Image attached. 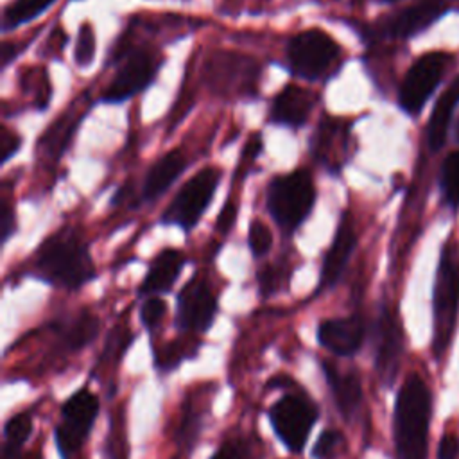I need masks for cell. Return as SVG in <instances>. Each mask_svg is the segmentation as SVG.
Wrapping results in <instances>:
<instances>
[{
	"instance_id": "obj_1",
	"label": "cell",
	"mask_w": 459,
	"mask_h": 459,
	"mask_svg": "<svg viewBox=\"0 0 459 459\" xmlns=\"http://www.w3.org/2000/svg\"><path fill=\"white\" fill-rule=\"evenodd\" d=\"M32 274L54 287L77 290L97 276L88 244L74 228L45 238L32 262Z\"/></svg>"
},
{
	"instance_id": "obj_2",
	"label": "cell",
	"mask_w": 459,
	"mask_h": 459,
	"mask_svg": "<svg viewBox=\"0 0 459 459\" xmlns=\"http://www.w3.org/2000/svg\"><path fill=\"white\" fill-rule=\"evenodd\" d=\"M430 414L432 393L427 382L418 373L407 375L396 393L393 411V437L398 459H427Z\"/></svg>"
},
{
	"instance_id": "obj_3",
	"label": "cell",
	"mask_w": 459,
	"mask_h": 459,
	"mask_svg": "<svg viewBox=\"0 0 459 459\" xmlns=\"http://www.w3.org/2000/svg\"><path fill=\"white\" fill-rule=\"evenodd\" d=\"M459 314V247L450 233L441 246L434 290H432V316L434 335L432 348L436 357H441L454 337Z\"/></svg>"
},
{
	"instance_id": "obj_4",
	"label": "cell",
	"mask_w": 459,
	"mask_h": 459,
	"mask_svg": "<svg viewBox=\"0 0 459 459\" xmlns=\"http://www.w3.org/2000/svg\"><path fill=\"white\" fill-rule=\"evenodd\" d=\"M314 201L316 186L310 172L305 169L280 174L267 186L265 204L269 215L287 235L296 231L310 215Z\"/></svg>"
},
{
	"instance_id": "obj_5",
	"label": "cell",
	"mask_w": 459,
	"mask_h": 459,
	"mask_svg": "<svg viewBox=\"0 0 459 459\" xmlns=\"http://www.w3.org/2000/svg\"><path fill=\"white\" fill-rule=\"evenodd\" d=\"M285 52L289 70L307 81L330 75L342 54L339 43L321 29H307L294 34Z\"/></svg>"
},
{
	"instance_id": "obj_6",
	"label": "cell",
	"mask_w": 459,
	"mask_h": 459,
	"mask_svg": "<svg viewBox=\"0 0 459 459\" xmlns=\"http://www.w3.org/2000/svg\"><path fill=\"white\" fill-rule=\"evenodd\" d=\"M99 409V396L88 385L79 387L65 400L54 429V443L61 459H72L82 448L91 434Z\"/></svg>"
},
{
	"instance_id": "obj_7",
	"label": "cell",
	"mask_w": 459,
	"mask_h": 459,
	"mask_svg": "<svg viewBox=\"0 0 459 459\" xmlns=\"http://www.w3.org/2000/svg\"><path fill=\"white\" fill-rule=\"evenodd\" d=\"M273 432L290 454H301L312 427L319 420V407L305 393H285L267 411Z\"/></svg>"
},
{
	"instance_id": "obj_8",
	"label": "cell",
	"mask_w": 459,
	"mask_h": 459,
	"mask_svg": "<svg viewBox=\"0 0 459 459\" xmlns=\"http://www.w3.org/2000/svg\"><path fill=\"white\" fill-rule=\"evenodd\" d=\"M454 63V54L446 50H430L421 54L405 72L398 88V106L403 113L416 117L421 113L427 100L432 97L448 68Z\"/></svg>"
},
{
	"instance_id": "obj_9",
	"label": "cell",
	"mask_w": 459,
	"mask_h": 459,
	"mask_svg": "<svg viewBox=\"0 0 459 459\" xmlns=\"http://www.w3.org/2000/svg\"><path fill=\"white\" fill-rule=\"evenodd\" d=\"M219 181L221 170L213 167H206L194 174L170 201L161 215V222L176 224L185 231H190L210 206Z\"/></svg>"
},
{
	"instance_id": "obj_10",
	"label": "cell",
	"mask_w": 459,
	"mask_h": 459,
	"mask_svg": "<svg viewBox=\"0 0 459 459\" xmlns=\"http://www.w3.org/2000/svg\"><path fill=\"white\" fill-rule=\"evenodd\" d=\"M457 5L459 0H418L380 18L371 27V36L382 39H411L432 27Z\"/></svg>"
},
{
	"instance_id": "obj_11",
	"label": "cell",
	"mask_w": 459,
	"mask_h": 459,
	"mask_svg": "<svg viewBox=\"0 0 459 459\" xmlns=\"http://www.w3.org/2000/svg\"><path fill=\"white\" fill-rule=\"evenodd\" d=\"M260 75L255 59L235 52H215L204 63V81L212 91L224 97L253 93Z\"/></svg>"
},
{
	"instance_id": "obj_12",
	"label": "cell",
	"mask_w": 459,
	"mask_h": 459,
	"mask_svg": "<svg viewBox=\"0 0 459 459\" xmlns=\"http://www.w3.org/2000/svg\"><path fill=\"white\" fill-rule=\"evenodd\" d=\"M161 65L158 50L138 47L126 54L122 65L106 86L100 100L108 104L124 102L145 90L156 77Z\"/></svg>"
},
{
	"instance_id": "obj_13",
	"label": "cell",
	"mask_w": 459,
	"mask_h": 459,
	"mask_svg": "<svg viewBox=\"0 0 459 459\" xmlns=\"http://www.w3.org/2000/svg\"><path fill=\"white\" fill-rule=\"evenodd\" d=\"M373 366L380 382L391 387L402 362L403 333L398 317L387 305H382L371 323Z\"/></svg>"
},
{
	"instance_id": "obj_14",
	"label": "cell",
	"mask_w": 459,
	"mask_h": 459,
	"mask_svg": "<svg viewBox=\"0 0 459 459\" xmlns=\"http://www.w3.org/2000/svg\"><path fill=\"white\" fill-rule=\"evenodd\" d=\"M217 298L203 276L188 280L176 298L174 325L179 332L204 333L217 317Z\"/></svg>"
},
{
	"instance_id": "obj_15",
	"label": "cell",
	"mask_w": 459,
	"mask_h": 459,
	"mask_svg": "<svg viewBox=\"0 0 459 459\" xmlns=\"http://www.w3.org/2000/svg\"><path fill=\"white\" fill-rule=\"evenodd\" d=\"M355 246H357V233L353 228V221H351L350 213L344 212L341 215L337 231L332 238V244L325 253L316 294H319L321 290H326V289H333L339 283V280L342 278L346 265L353 255Z\"/></svg>"
},
{
	"instance_id": "obj_16",
	"label": "cell",
	"mask_w": 459,
	"mask_h": 459,
	"mask_svg": "<svg viewBox=\"0 0 459 459\" xmlns=\"http://www.w3.org/2000/svg\"><path fill=\"white\" fill-rule=\"evenodd\" d=\"M316 339L335 357H353L364 344L366 325L359 314L325 319L317 325Z\"/></svg>"
},
{
	"instance_id": "obj_17",
	"label": "cell",
	"mask_w": 459,
	"mask_h": 459,
	"mask_svg": "<svg viewBox=\"0 0 459 459\" xmlns=\"http://www.w3.org/2000/svg\"><path fill=\"white\" fill-rule=\"evenodd\" d=\"M321 371L339 416L344 421H351L359 414L364 398L359 375H355L353 371L342 373L330 360H321Z\"/></svg>"
},
{
	"instance_id": "obj_18",
	"label": "cell",
	"mask_w": 459,
	"mask_h": 459,
	"mask_svg": "<svg viewBox=\"0 0 459 459\" xmlns=\"http://www.w3.org/2000/svg\"><path fill=\"white\" fill-rule=\"evenodd\" d=\"M317 95L296 84H287L273 100L269 120L287 127H301L308 120Z\"/></svg>"
},
{
	"instance_id": "obj_19",
	"label": "cell",
	"mask_w": 459,
	"mask_h": 459,
	"mask_svg": "<svg viewBox=\"0 0 459 459\" xmlns=\"http://www.w3.org/2000/svg\"><path fill=\"white\" fill-rule=\"evenodd\" d=\"M348 124L339 118H323L312 138V154L328 170L337 172L344 163Z\"/></svg>"
},
{
	"instance_id": "obj_20",
	"label": "cell",
	"mask_w": 459,
	"mask_h": 459,
	"mask_svg": "<svg viewBox=\"0 0 459 459\" xmlns=\"http://www.w3.org/2000/svg\"><path fill=\"white\" fill-rule=\"evenodd\" d=\"M185 262L186 258L179 249L165 247L160 251L149 264V269L138 287V294L149 298L170 292L185 267Z\"/></svg>"
},
{
	"instance_id": "obj_21",
	"label": "cell",
	"mask_w": 459,
	"mask_h": 459,
	"mask_svg": "<svg viewBox=\"0 0 459 459\" xmlns=\"http://www.w3.org/2000/svg\"><path fill=\"white\" fill-rule=\"evenodd\" d=\"M457 106H459V75H455L452 82L445 88V91L437 97L432 108V113L429 117L425 138L430 152H437L445 145Z\"/></svg>"
},
{
	"instance_id": "obj_22",
	"label": "cell",
	"mask_w": 459,
	"mask_h": 459,
	"mask_svg": "<svg viewBox=\"0 0 459 459\" xmlns=\"http://www.w3.org/2000/svg\"><path fill=\"white\" fill-rule=\"evenodd\" d=\"M186 167V158L179 149L169 151L163 154L154 165L149 169L143 186H142V199L143 201H154L160 195H163L170 185L181 176V172Z\"/></svg>"
},
{
	"instance_id": "obj_23",
	"label": "cell",
	"mask_w": 459,
	"mask_h": 459,
	"mask_svg": "<svg viewBox=\"0 0 459 459\" xmlns=\"http://www.w3.org/2000/svg\"><path fill=\"white\" fill-rule=\"evenodd\" d=\"M99 326L100 323L91 312L81 310L70 317L56 321L54 332L57 333V342L65 351H79L95 341Z\"/></svg>"
},
{
	"instance_id": "obj_24",
	"label": "cell",
	"mask_w": 459,
	"mask_h": 459,
	"mask_svg": "<svg viewBox=\"0 0 459 459\" xmlns=\"http://www.w3.org/2000/svg\"><path fill=\"white\" fill-rule=\"evenodd\" d=\"M32 434L30 412H18L11 416L4 425L2 459H16L22 455V448Z\"/></svg>"
},
{
	"instance_id": "obj_25",
	"label": "cell",
	"mask_w": 459,
	"mask_h": 459,
	"mask_svg": "<svg viewBox=\"0 0 459 459\" xmlns=\"http://www.w3.org/2000/svg\"><path fill=\"white\" fill-rule=\"evenodd\" d=\"M203 421H204L203 411H199L192 403V400H185L181 409V418L174 434V441L179 446V450L190 454L195 448L199 436L203 432Z\"/></svg>"
},
{
	"instance_id": "obj_26",
	"label": "cell",
	"mask_w": 459,
	"mask_h": 459,
	"mask_svg": "<svg viewBox=\"0 0 459 459\" xmlns=\"http://www.w3.org/2000/svg\"><path fill=\"white\" fill-rule=\"evenodd\" d=\"M437 188H439L441 203L450 212H457L459 210V149L445 156L437 174Z\"/></svg>"
},
{
	"instance_id": "obj_27",
	"label": "cell",
	"mask_w": 459,
	"mask_h": 459,
	"mask_svg": "<svg viewBox=\"0 0 459 459\" xmlns=\"http://www.w3.org/2000/svg\"><path fill=\"white\" fill-rule=\"evenodd\" d=\"M56 0H13L5 9L2 16V29L11 30L16 29L41 13H45Z\"/></svg>"
},
{
	"instance_id": "obj_28",
	"label": "cell",
	"mask_w": 459,
	"mask_h": 459,
	"mask_svg": "<svg viewBox=\"0 0 459 459\" xmlns=\"http://www.w3.org/2000/svg\"><path fill=\"white\" fill-rule=\"evenodd\" d=\"M77 118L72 115V117H66V118H61L59 122L56 120V126L47 133V134H41L43 138L39 140V143L45 147V152L47 154H54V156H59V152L65 149L66 142H68V136H70V127L72 124H75Z\"/></svg>"
},
{
	"instance_id": "obj_29",
	"label": "cell",
	"mask_w": 459,
	"mask_h": 459,
	"mask_svg": "<svg viewBox=\"0 0 459 459\" xmlns=\"http://www.w3.org/2000/svg\"><path fill=\"white\" fill-rule=\"evenodd\" d=\"M342 445H344V434L341 430L325 429L317 436L310 454L314 459H335Z\"/></svg>"
},
{
	"instance_id": "obj_30",
	"label": "cell",
	"mask_w": 459,
	"mask_h": 459,
	"mask_svg": "<svg viewBox=\"0 0 459 459\" xmlns=\"http://www.w3.org/2000/svg\"><path fill=\"white\" fill-rule=\"evenodd\" d=\"M93 57H95V30L91 27V23L84 22L77 32L74 61L77 66L84 68V66L91 65Z\"/></svg>"
},
{
	"instance_id": "obj_31",
	"label": "cell",
	"mask_w": 459,
	"mask_h": 459,
	"mask_svg": "<svg viewBox=\"0 0 459 459\" xmlns=\"http://www.w3.org/2000/svg\"><path fill=\"white\" fill-rule=\"evenodd\" d=\"M247 246L255 258H260L269 253L273 246V233L269 226L258 219H253L247 231Z\"/></svg>"
},
{
	"instance_id": "obj_32",
	"label": "cell",
	"mask_w": 459,
	"mask_h": 459,
	"mask_svg": "<svg viewBox=\"0 0 459 459\" xmlns=\"http://www.w3.org/2000/svg\"><path fill=\"white\" fill-rule=\"evenodd\" d=\"M165 314H167V303L158 296H149L140 305V323L149 333H152L160 326Z\"/></svg>"
},
{
	"instance_id": "obj_33",
	"label": "cell",
	"mask_w": 459,
	"mask_h": 459,
	"mask_svg": "<svg viewBox=\"0 0 459 459\" xmlns=\"http://www.w3.org/2000/svg\"><path fill=\"white\" fill-rule=\"evenodd\" d=\"M256 278H258V285H260V294L264 298H267L281 287L285 274L278 265H267L256 274Z\"/></svg>"
},
{
	"instance_id": "obj_34",
	"label": "cell",
	"mask_w": 459,
	"mask_h": 459,
	"mask_svg": "<svg viewBox=\"0 0 459 459\" xmlns=\"http://www.w3.org/2000/svg\"><path fill=\"white\" fill-rule=\"evenodd\" d=\"M247 457H249V448L246 441L228 439L212 454L210 459H247Z\"/></svg>"
},
{
	"instance_id": "obj_35",
	"label": "cell",
	"mask_w": 459,
	"mask_h": 459,
	"mask_svg": "<svg viewBox=\"0 0 459 459\" xmlns=\"http://www.w3.org/2000/svg\"><path fill=\"white\" fill-rule=\"evenodd\" d=\"M120 429H109V437L106 441V457L108 459H127V448H126V437Z\"/></svg>"
},
{
	"instance_id": "obj_36",
	"label": "cell",
	"mask_w": 459,
	"mask_h": 459,
	"mask_svg": "<svg viewBox=\"0 0 459 459\" xmlns=\"http://www.w3.org/2000/svg\"><path fill=\"white\" fill-rule=\"evenodd\" d=\"M22 145V140L16 133L9 131L7 127L2 129V138H0V151H2V163H5L11 156H14L18 152Z\"/></svg>"
},
{
	"instance_id": "obj_37",
	"label": "cell",
	"mask_w": 459,
	"mask_h": 459,
	"mask_svg": "<svg viewBox=\"0 0 459 459\" xmlns=\"http://www.w3.org/2000/svg\"><path fill=\"white\" fill-rule=\"evenodd\" d=\"M459 455V437L452 432L441 436L437 445V459H455Z\"/></svg>"
},
{
	"instance_id": "obj_38",
	"label": "cell",
	"mask_w": 459,
	"mask_h": 459,
	"mask_svg": "<svg viewBox=\"0 0 459 459\" xmlns=\"http://www.w3.org/2000/svg\"><path fill=\"white\" fill-rule=\"evenodd\" d=\"M235 219H237V206L233 201H226V204L222 206V210L219 212V217H217V224H215L217 231L222 235L228 233L233 228Z\"/></svg>"
},
{
	"instance_id": "obj_39",
	"label": "cell",
	"mask_w": 459,
	"mask_h": 459,
	"mask_svg": "<svg viewBox=\"0 0 459 459\" xmlns=\"http://www.w3.org/2000/svg\"><path fill=\"white\" fill-rule=\"evenodd\" d=\"M14 230H16V224H14L13 208L7 201H4L0 206V237H2V240L5 242L13 235Z\"/></svg>"
},
{
	"instance_id": "obj_40",
	"label": "cell",
	"mask_w": 459,
	"mask_h": 459,
	"mask_svg": "<svg viewBox=\"0 0 459 459\" xmlns=\"http://www.w3.org/2000/svg\"><path fill=\"white\" fill-rule=\"evenodd\" d=\"M260 152H262V136H260V134H253V136L249 138V142L246 143L242 156H244L247 161H253Z\"/></svg>"
},
{
	"instance_id": "obj_41",
	"label": "cell",
	"mask_w": 459,
	"mask_h": 459,
	"mask_svg": "<svg viewBox=\"0 0 459 459\" xmlns=\"http://www.w3.org/2000/svg\"><path fill=\"white\" fill-rule=\"evenodd\" d=\"M16 459H41V457H39V454H30V455H20Z\"/></svg>"
},
{
	"instance_id": "obj_42",
	"label": "cell",
	"mask_w": 459,
	"mask_h": 459,
	"mask_svg": "<svg viewBox=\"0 0 459 459\" xmlns=\"http://www.w3.org/2000/svg\"><path fill=\"white\" fill-rule=\"evenodd\" d=\"M377 2H382V4H393V2H398V0H377Z\"/></svg>"
}]
</instances>
